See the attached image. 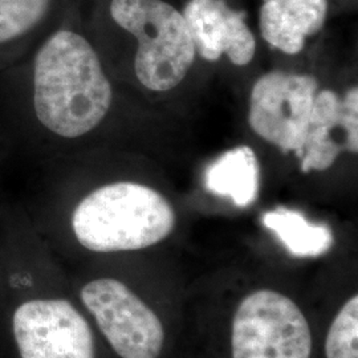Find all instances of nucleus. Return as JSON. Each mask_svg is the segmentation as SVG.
<instances>
[{"instance_id": "obj_1", "label": "nucleus", "mask_w": 358, "mask_h": 358, "mask_svg": "<svg viewBox=\"0 0 358 358\" xmlns=\"http://www.w3.org/2000/svg\"><path fill=\"white\" fill-rule=\"evenodd\" d=\"M115 87L80 19V0L20 62L0 72L3 150L47 161L99 131Z\"/></svg>"}, {"instance_id": "obj_2", "label": "nucleus", "mask_w": 358, "mask_h": 358, "mask_svg": "<svg viewBox=\"0 0 358 358\" xmlns=\"http://www.w3.org/2000/svg\"><path fill=\"white\" fill-rule=\"evenodd\" d=\"M85 29L94 38L134 40V73L154 92L177 88L196 57L183 15L167 0H92Z\"/></svg>"}, {"instance_id": "obj_3", "label": "nucleus", "mask_w": 358, "mask_h": 358, "mask_svg": "<svg viewBox=\"0 0 358 358\" xmlns=\"http://www.w3.org/2000/svg\"><path fill=\"white\" fill-rule=\"evenodd\" d=\"M71 230L83 248L99 254L129 252L162 242L176 227L166 198L133 180L94 187L72 210Z\"/></svg>"}, {"instance_id": "obj_4", "label": "nucleus", "mask_w": 358, "mask_h": 358, "mask_svg": "<svg viewBox=\"0 0 358 358\" xmlns=\"http://www.w3.org/2000/svg\"><path fill=\"white\" fill-rule=\"evenodd\" d=\"M232 358H310L312 333L304 313L285 294L260 289L235 312Z\"/></svg>"}, {"instance_id": "obj_5", "label": "nucleus", "mask_w": 358, "mask_h": 358, "mask_svg": "<svg viewBox=\"0 0 358 358\" xmlns=\"http://www.w3.org/2000/svg\"><path fill=\"white\" fill-rule=\"evenodd\" d=\"M319 80L312 75L272 71L256 78L248 124L256 136L301 158Z\"/></svg>"}, {"instance_id": "obj_6", "label": "nucleus", "mask_w": 358, "mask_h": 358, "mask_svg": "<svg viewBox=\"0 0 358 358\" xmlns=\"http://www.w3.org/2000/svg\"><path fill=\"white\" fill-rule=\"evenodd\" d=\"M80 297L121 358H158L165 343L158 316L128 285L112 278L87 282Z\"/></svg>"}, {"instance_id": "obj_7", "label": "nucleus", "mask_w": 358, "mask_h": 358, "mask_svg": "<svg viewBox=\"0 0 358 358\" xmlns=\"http://www.w3.org/2000/svg\"><path fill=\"white\" fill-rule=\"evenodd\" d=\"M20 358H96L88 321L64 299H31L13 315Z\"/></svg>"}, {"instance_id": "obj_8", "label": "nucleus", "mask_w": 358, "mask_h": 358, "mask_svg": "<svg viewBox=\"0 0 358 358\" xmlns=\"http://www.w3.org/2000/svg\"><path fill=\"white\" fill-rule=\"evenodd\" d=\"M180 13L202 59L217 62L226 55L238 66L252 62L256 38L244 10L235 8L229 0H187Z\"/></svg>"}, {"instance_id": "obj_9", "label": "nucleus", "mask_w": 358, "mask_h": 358, "mask_svg": "<svg viewBox=\"0 0 358 358\" xmlns=\"http://www.w3.org/2000/svg\"><path fill=\"white\" fill-rule=\"evenodd\" d=\"M358 152V90L341 99L336 92H317L301 155V171H325L340 154Z\"/></svg>"}, {"instance_id": "obj_10", "label": "nucleus", "mask_w": 358, "mask_h": 358, "mask_svg": "<svg viewBox=\"0 0 358 358\" xmlns=\"http://www.w3.org/2000/svg\"><path fill=\"white\" fill-rule=\"evenodd\" d=\"M78 0H0V72L20 62Z\"/></svg>"}, {"instance_id": "obj_11", "label": "nucleus", "mask_w": 358, "mask_h": 358, "mask_svg": "<svg viewBox=\"0 0 358 358\" xmlns=\"http://www.w3.org/2000/svg\"><path fill=\"white\" fill-rule=\"evenodd\" d=\"M329 0H263L259 29L266 43L285 55H297L327 23Z\"/></svg>"}, {"instance_id": "obj_12", "label": "nucleus", "mask_w": 358, "mask_h": 358, "mask_svg": "<svg viewBox=\"0 0 358 358\" xmlns=\"http://www.w3.org/2000/svg\"><path fill=\"white\" fill-rule=\"evenodd\" d=\"M206 189L227 196L239 207L252 205L259 195V161L250 146H236L206 169Z\"/></svg>"}, {"instance_id": "obj_13", "label": "nucleus", "mask_w": 358, "mask_h": 358, "mask_svg": "<svg viewBox=\"0 0 358 358\" xmlns=\"http://www.w3.org/2000/svg\"><path fill=\"white\" fill-rule=\"evenodd\" d=\"M263 223L297 257H317L332 248L331 229L325 224L308 222L299 211L278 208L264 214Z\"/></svg>"}, {"instance_id": "obj_14", "label": "nucleus", "mask_w": 358, "mask_h": 358, "mask_svg": "<svg viewBox=\"0 0 358 358\" xmlns=\"http://www.w3.org/2000/svg\"><path fill=\"white\" fill-rule=\"evenodd\" d=\"M327 358H358V296L350 297L327 334Z\"/></svg>"}, {"instance_id": "obj_15", "label": "nucleus", "mask_w": 358, "mask_h": 358, "mask_svg": "<svg viewBox=\"0 0 358 358\" xmlns=\"http://www.w3.org/2000/svg\"><path fill=\"white\" fill-rule=\"evenodd\" d=\"M4 153V150H3V148H1V143H0V154Z\"/></svg>"}]
</instances>
